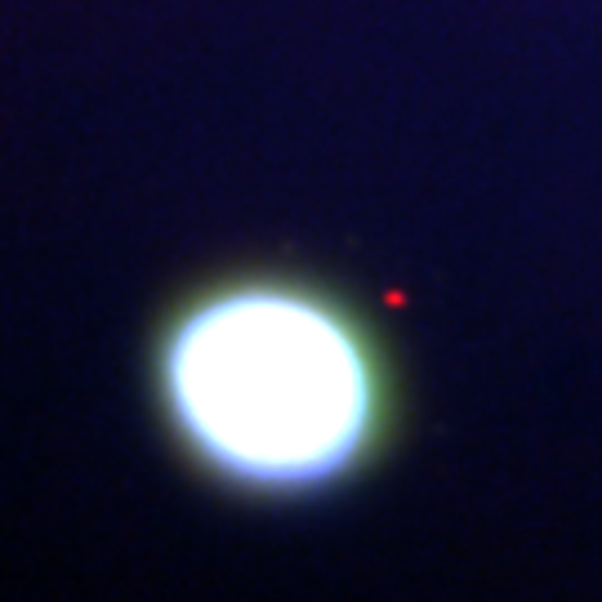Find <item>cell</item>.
I'll return each mask as SVG.
<instances>
[{"mask_svg":"<svg viewBox=\"0 0 602 602\" xmlns=\"http://www.w3.org/2000/svg\"><path fill=\"white\" fill-rule=\"evenodd\" d=\"M174 433L245 491H313L380 437L384 384L339 304L286 281H241L183 309L161 344Z\"/></svg>","mask_w":602,"mask_h":602,"instance_id":"obj_1","label":"cell"}]
</instances>
